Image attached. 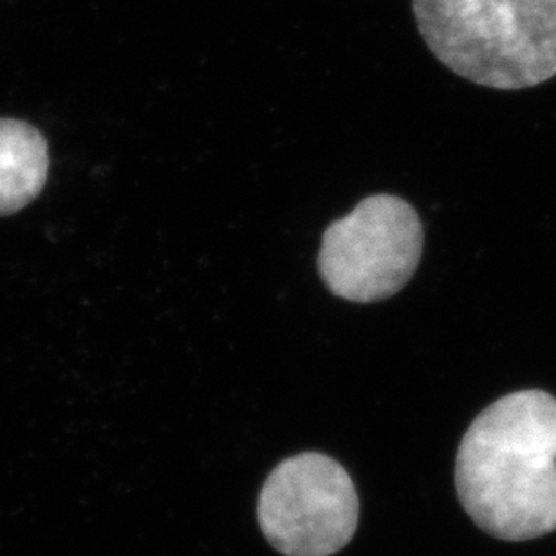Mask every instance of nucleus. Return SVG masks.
<instances>
[{
    "label": "nucleus",
    "mask_w": 556,
    "mask_h": 556,
    "mask_svg": "<svg viewBox=\"0 0 556 556\" xmlns=\"http://www.w3.org/2000/svg\"><path fill=\"white\" fill-rule=\"evenodd\" d=\"M455 488L470 519L498 541L556 531V397L528 389L484 408L457 450Z\"/></svg>",
    "instance_id": "f257e3e1"
},
{
    "label": "nucleus",
    "mask_w": 556,
    "mask_h": 556,
    "mask_svg": "<svg viewBox=\"0 0 556 556\" xmlns=\"http://www.w3.org/2000/svg\"><path fill=\"white\" fill-rule=\"evenodd\" d=\"M422 40L477 86L520 91L556 76V0H413Z\"/></svg>",
    "instance_id": "f03ea898"
},
{
    "label": "nucleus",
    "mask_w": 556,
    "mask_h": 556,
    "mask_svg": "<svg viewBox=\"0 0 556 556\" xmlns=\"http://www.w3.org/2000/svg\"><path fill=\"white\" fill-rule=\"evenodd\" d=\"M421 253L422 225L413 204L380 193L327 228L318 271L334 296L369 304L405 288Z\"/></svg>",
    "instance_id": "7ed1b4c3"
},
{
    "label": "nucleus",
    "mask_w": 556,
    "mask_h": 556,
    "mask_svg": "<svg viewBox=\"0 0 556 556\" xmlns=\"http://www.w3.org/2000/svg\"><path fill=\"white\" fill-rule=\"evenodd\" d=\"M258 525L286 556H331L348 546L359 519L353 479L326 454L304 452L269 473L258 497Z\"/></svg>",
    "instance_id": "20e7f679"
},
{
    "label": "nucleus",
    "mask_w": 556,
    "mask_h": 556,
    "mask_svg": "<svg viewBox=\"0 0 556 556\" xmlns=\"http://www.w3.org/2000/svg\"><path fill=\"white\" fill-rule=\"evenodd\" d=\"M48 144L35 127L0 119V215L13 214L42 192Z\"/></svg>",
    "instance_id": "39448f33"
}]
</instances>
